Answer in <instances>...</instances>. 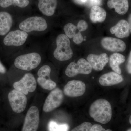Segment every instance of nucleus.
<instances>
[{"instance_id":"obj_1","label":"nucleus","mask_w":131,"mask_h":131,"mask_svg":"<svg viewBox=\"0 0 131 131\" xmlns=\"http://www.w3.org/2000/svg\"><path fill=\"white\" fill-rule=\"evenodd\" d=\"M28 36L29 34L19 28L13 29L0 39V51L5 55L12 54L25 43Z\"/></svg>"},{"instance_id":"obj_2","label":"nucleus","mask_w":131,"mask_h":131,"mask_svg":"<svg viewBox=\"0 0 131 131\" xmlns=\"http://www.w3.org/2000/svg\"><path fill=\"white\" fill-rule=\"evenodd\" d=\"M89 113L95 121L102 124H107L112 118V107L107 100L99 99L91 104Z\"/></svg>"},{"instance_id":"obj_3","label":"nucleus","mask_w":131,"mask_h":131,"mask_svg":"<svg viewBox=\"0 0 131 131\" xmlns=\"http://www.w3.org/2000/svg\"><path fill=\"white\" fill-rule=\"evenodd\" d=\"M42 60L40 54L36 52H32L16 57L14 64L15 68L18 69L30 71L37 68Z\"/></svg>"},{"instance_id":"obj_4","label":"nucleus","mask_w":131,"mask_h":131,"mask_svg":"<svg viewBox=\"0 0 131 131\" xmlns=\"http://www.w3.org/2000/svg\"><path fill=\"white\" fill-rule=\"evenodd\" d=\"M56 44L53 56L56 59L59 61H65L72 57L73 52L71 46L70 40L64 34H61L57 36Z\"/></svg>"},{"instance_id":"obj_5","label":"nucleus","mask_w":131,"mask_h":131,"mask_svg":"<svg viewBox=\"0 0 131 131\" xmlns=\"http://www.w3.org/2000/svg\"><path fill=\"white\" fill-rule=\"evenodd\" d=\"M47 20L40 16H32L28 17L19 24V29L28 34L37 32H43L48 28Z\"/></svg>"},{"instance_id":"obj_6","label":"nucleus","mask_w":131,"mask_h":131,"mask_svg":"<svg viewBox=\"0 0 131 131\" xmlns=\"http://www.w3.org/2000/svg\"><path fill=\"white\" fill-rule=\"evenodd\" d=\"M8 97L9 105L14 112L20 113L25 110L27 102L26 95L14 89L9 91Z\"/></svg>"},{"instance_id":"obj_7","label":"nucleus","mask_w":131,"mask_h":131,"mask_svg":"<svg viewBox=\"0 0 131 131\" xmlns=\"http://www.w3.org/2000/svg\"><path fill=\"white\" fill-rule=\"evenodd\" d=\"M92 69L87 60L81 58L77 63L72 62L68 65L66 69L65 74L69 77H74L79 74H89L92 72Z\"/></svg>"},{"instance_id":"obj_8","label":"nucleus","mask_w":131,"mask_h":131,"mask_svg":"<svg viewBox=\"0 0 131 131\" xmlns=\"http://www.w3.org/2000/svg\"><path fill=\"white\" fill-rule=\"evenodd\" d=\"M64 95L62 91L59 88H55L50 92L46 99L43 111L49 113L60 106L63 102Z\"/></svg>"},{"instance_id":"obj_9","label":"nucleus","mask_w":131,"mask_h":131,"mask_svg":"<svg viewBox=\"0 0 131 131\" xmlns=\"http://www.w3.org/2000/svg\"><path fill=\"white\" fill-rule=\"evenodd\" d=\"M14 89L27 95L28 93L35 91L37 87V81L34 75L30 73H26L19 81L14 83Z\"/></svg>"},{"instance_id":"obj_10","label":"nucleus","mask_w":131,"mask_h":131,"mask_svg":"<svg viewBox=\"0 0 131 131\" xmlns=\"http://www.w3.org/2000/svg\"><path fill=\"white\" fill-rule=\"evenodd\" d=\"M40 121V114L38 108L32 106L28 109L25 117L21 131H37Z\"/></svg>"},{"instance_id":"obj_11","label":"nucleus","mask_w":131,"mask_h":131,"mask_svg":"<svg viewBox=\"0 0 131 131\" xmlns=\"http://www.w3.org/2000/svg\"><path fill=\"white\" fill-rule=\"evenodd\" d=\"M51 71V68L48 65L43 66L38 70L37 82L45 90H52L56 87V83L50 78Z\"/></svg>"},{"instance_id":"obj_12","label":"nucleus","mask_w":131,"mask_h":131,"mask_svg":"<svg viewBox=\"0 0 131 131\" xmlns=\"http://www.w3.org/2000/svg\"><path fill=\"white\" fill-rule=\"evenodd\" d=\"M14 18L11 12L0 9V39L13 29Z\"/></svg>"},{"instance_id":"obj_13","label":"nucleus","mask_w":131,"mask_h":131,"mask_svg":"<svg viewBox=\"0 0 131 131\" xmlns=\"http://www.w3.org/2000/svg\"><path fill=\"white\" fill-rule=\"evenodd\" d=\"M86 90L85 83L82 81L74 80L68 82L63 89L64 93L70 97H77L84 94Z\"/></svg>"},{"instance_id":"obj_14","label":"nucleus","mask_w":131,"mask_h":131,"mask_svg":"<svg viewBox=\"0 0 131 131\" xmlns=\"http://www.w3.org/2000/svg\"><path fill=\"white\" fill-rule=\"evenodd\" d=\"M101 44L104 49L113 52L124 51L126 49L125 43L119 39L105 37L101 40Z\"/></svg>"},{"instance_id":"obj_15","label":"nucleus","mask_w":131,"mask_h":131,"mask_svg":"<svg viewBox=\"0 0 131 131\" xmlns=\"http://www.w3.org/2000/svg\"><path fill=\"white\" fill-rule=\"evenodd\" d=\"M87 59L92 68L98 71L102 70L109 61V57L106 53L98 55L90 54Z\"/></svg>"},{"instance_id":"obj_16","label":"nucleus","mask_w":131,"mask_h":131,"mask_svg":"<svg viewBox=\"0 0 131 131\" xmlns=\"http://www.w3.org/2000/svg\"><path fill=\"white\" fill-rule=\"evenodd\" d=\"M57 6V0H38V8L40 12L47 17L55 14Z\"/></svg>"},{"instance_id":"obj_17","label":"nucleus","mask_w":131,"mask_h":131,"mask_svg":"<svg viewBox=\"0 0 131 131\" xmlns=\"http://www.w3.org/2000/svg\"><path fill=\"white\" fill-rule=\"evenodd\" d=\"M124 78L121 75L114 71L106 73L101 76L99 79L100 84L103 86H109L120 83Z\"/></svg>"},{"instance_id":"obj_18","label":"nucleus","mask_w":131,"mask_h":131,"mask_svg":"<svg viewBox=\"0 0 131 131\" xmlns=\"http://www.w3.org/2000/svg\"><path fill=\"white\" fill-rule=\"evenodd\" d=\"M110 32L119 38L128 37L130 34L128 21L125 20H121L115 26L110 28Z\"/></svg>"},{"instance_id":"obj_19","label":"nucleus","mask_w":131,"mask_h":131,"mask_svg":"<svg viewBox=\"0 0 131 131\" xmlns=\"http://www.w3.org/2000/svg\"><path fill=\"white\" fill-rule=\"evenodd\" d=\"M107 5L110 9L114 8L115 12L120 15L126 14L129 8L128 0H108Z\"/></svg>"},{"instance_id":"obj_20","label":"nucleus","mask_w":131,"mask_h":131,"mask_svg":"<svg viewBox=\"0 0 131 131\" xmlns=\"http://www.w3.org/2000/svg\"><path fill=\"white\" fill-rule=\"evenodd\" d=\"M106 16L105 10L97 6L92 7L90 13V19L91 22L93 23L103 22L105 20Z\"/></svg>"},{"instance_id":"obj_21","label":"nucleus","mask_w":131,"mask_h":131,"mask_svg":"<svg viewBox=\"0 0 131 131\" xmlns=\"http://www.w3.org/2000/svg\"><path fill=\"white\" fill-rule=\"evenodd\" d=\"M125 61V57L124 55L115 52L109 57V65L114 72L121 74V70L119 66Z\"/></svg>"},{"instance_id":"obj_22","label":"nucleus","mask_w":131,"mask_h":131,"mask_svg":"<svg viewBox=\"0 0 131 131\" xmlns=\"http://www.w3.org/2000/svg\"><path fill=\"white\" fill-rule=\"evenodd\" d=\"M29 4L28 0H0V9L8 10L12 7L24 8Z\"/></svg>"},{"instance_id":"obj_23","label":"nucleus","mask_w":131,"mask_h":131,"mask_svg":"<svg viewBox=\"0 0 131 131\" xmlns=\"http://www.w3.org/2000/svg\"><path fill=\"white\" fill-rule=\"evenodd\" d=\"M49 131H68L69 126L67 124H58L56 122L51 120L48 124Z\"/></svg>"},{"instance_id":"obj_24","label":"nucleus","mask_w":131,"mask_h":131,"mask_svg":"<svg viewBox=\"0 0 131 131\" xmlns=\"http://www.w3.org/2000/svg\"><path fill=\"white\" fill-rule=\"evenodd\" d=\"M77 26L72 23H68L64 27L63 30L65 34L69 39H73L77 33Z\"/></svg>"},{"instance_id":"obj_25","label":"nucleus","mask_w":131,"mask_h":131,"mask_svg":"<svg viewBox=\"0 0 131 131\" xmlns=\"http://www.w3.org/2000/svg\"><path fill=\"white\" fill-rule=\"evenodd\" d=\"M92 126V124L90 122H84L71 131H90Z\"/></svg>"},{"instance_id":"obj_26","label":"nucleus","mask_w":131,"mask_h":131,"mask_svg":"<svg viewBox=\"0 0 131 131\" xmlns=\"http://www.w3.org/2000/svg\"><path fill=\"white\" fill-rule=\"evenodd\" d=\"M76 26L77 30L81 32L86 31L88 29V26L86 21L84 20H81L78 22Z\"/></svg>"},{"instance_id":"obj_27","label":"nucleus","mask_w":131,"mask_h":131,"mask_svg":"<svg viewBox=\"0 0 131 131\" xmlns=\"http://www.w3.org/2000/svg\"><path fill=\"white\" fill-rule=\"evenodd\" d=\"M73 42L76 45H80L83 41V37L81 32L78 31L73 38Z\"/></svg>"},{"instance_id":"obj_28","label":"nucleus","mask_w":131,"mask_h":131,"mask_svg":"<svg viewBox=\"0 0 131 131\" xmlns=\"http://www.w3.org/2000/svg\"><path fill=\"white\" fill-rule=\"evenodd\" d=\"M90 131H112L110 129L105 130L101 125L94 124L91 127Z\"/></svg>"},{"instance_id":"obj_29","label":"nucleus","mask_w":131,"mask_h":131,"mask_svg":"<svg viewBox=\"0 0 131 131\" xmlns=\"http://www.w3.org/2000/svg\"><path fill=\"white\" fill-rule=\"evenodd\" d=\"M126 69L128 73L130 74H131V51L130 54H129L128 60H127Z\"/></svg>"},{"instance_id":"obj_30","label":"nucleus","mask_w":131,"mask_h":131,"mask_svg":"<svg viewBox=\"0 0 131 131\" xmlns=\"http://www.w3.org/2000/svg\"><path fill=\"white\" fill-rule=\"evenodd\" d=\"M6 68L0 61V74H6Z\"/></svg>"},{"instance_id":"obj_31","label":"nucleus","mask_w":131,"mask_h":131,"mask_svg":"<svg viewBox=\"0 0 131 131\" xmlns=\"http://www.w3.org/2000/svg\"><path fill=\"white\" fill-rule=\"evenodd\" d=\"M128 24L129 25V30H130V32L131 33V14L129 15L128 17Z\"/></svg>"},{"instance_id":"obj_32","label":"nucleus","mask_w":131,"mask_h":131,"mask_svg":"<svg viewBox=\"0 0 131 131\" xmlns=\"http://www.w3.org/2000/svg\"><path fill=\"white\" fill-rule=\"evenodd\" d=\"M129 122H130V124L131 125V115L130 117V118H129Z\"/></svg>"},{"instance_id":"obj_33","label":"nucleus","mask_w":131,"mask_h":131,"mask_svg":"<svg viewBox=\"0 0 131 131\" xmlns=\"http://www.w3.org/2000/svg\"><path fill=\"white\" fill-rule=\"evenodd\" d=\"M127 131H131V128L127 130Z\"/></svg>"}]
</instances>
